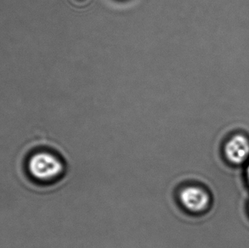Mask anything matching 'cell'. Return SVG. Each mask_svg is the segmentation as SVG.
I'll list each match as a JSON object with an SVG mask.
<instances>
[{"mask_svg": "<svg viewBox=\"0 0 249 248\" xmlns=\"http://www.w3.org/2000/svg\"><path fill=\"white\" fill-rule=\"evenodd\" d=\"M226 154L231 162H243L249 157V141L242 135H236L226 144Z\"/></svg>", "mask_w": 249, "mask_h": 248, "instance_id": "3", "label": "cell"}, {"mask_svg": "<svg viewBox=\"0 0 249 248\" xmlns=\"http://www.w3.org/2000/svg\"><path fill=\"white\" fill-rule=\"evenodd\" d=\"M248 178H249V168H248Z\"/></svg>", "mask_w": 249, "mask_h": 248, "instance_id": "4", "label": "cell"}, {"mask_svg": "<svg viewBox=\"0 0 249 248\" xmlns=\"http://www.w3.org/2000/svg\"><path fill=\"white\" fill-rule=\"evenodd\" d=\"M180 200L185 208L195 212L203 210L209 203L208 195L196 187H188L182 191Z\"/></svg>", "mask_w": 249, "mask_h": 248, "instance_id": "2", "label": "cell"}, {"mask_svg": "<svg viewBox=\"0 0 249 248\" xmlns=\"http://www.w3.org/2000/svg\"><path fill=\"white\" fill-rule=\"evenodd\" d=\"M29 168L31 173L36 178L49 179L57 176L62 170V166L53 156L47 153H41L32 158Z\"/></svg>", "mask_w": 249, "mask_h": 248, "instance_id": "1", "label": "cell"}]
</instances>
